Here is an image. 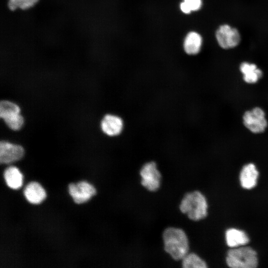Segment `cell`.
<instances>
[{
	"label": "cell",
	"instance_id": "obj_7",
	"mask_svg": "<svg viewBox=\"0 0 268 268\" xmlns=\"http://www.w3.org/2000/svg\"><path fill=\"white\" fill-rule=\"evenodd\" d=\"M68 192L73 201L77 203H84L96 194L95 188L86 181L69 184Z\"/></svg>",
	"mask_w": 268,
	"mask_h": 268
},
{
	"label": "cell",
	"instance_id": "obj_2",
	"mask_svg": "<svg viewBox=\"0 0 268 268\" xmlns=\"http://www.w3.org/2000/svg\"><path fill=\"white\" fill-rule=\"evenodd\" d=\"M207 208L205 197L198 191L187 193L179 205L180 211L194 221L204 218L207 214Z\"/></svg>",
	"mask_w": 268,
	"mask_h": 268
},
{
	"label": "cell",
	"instance_id": "obj_12",
	"mask_svg": "<svg viewBox=\"0 0 268 268\" xmlns=\"http://www.w3.org/2000/svg\"><path fill=\"white\" fill-rule=\"evenodd\" d=\"M23 193L26 199L32 204L41 203L46 197L44 188L36 182H32L27 184Z\"/></svg>",
	"mask_w": 268,
	"mask_h": 268
},
{
	"label": "cell",
	"instance_id": "obj_1",
	"mask_svg": "<svg viewBox=\"0 0 268 268\" xmlns=\"http://www.w3.org/2000/svg\"><path fill=\"white\" fill-rule=\"evenodd\" d=\"M162 238L164 250L174 260H182L189 253V239L183 229L168 227L163 231Z\"/></svg>",
	"mask_w": 268,
	"mask_h": 268
},
{
	"label": "cell",
	"instance_id": "obj_10",
	"mask_svg": "<svg viewBox=\"0 0 268 268\" xmlns=\"http://www.w3.org/2000/svg\"><path fill=\"white\" fill-rule=\"evenodd\" d=\"M243 80L247 83L253 84L257 83L263 76L262 70L254 63L242 62L239 67Z\"/></svg>",
	"mask_w": 268,
	"mask_h": 268
},
{
	"label": "cell",
	"instance_id": "obj_15",
	"mask_svg": "<svg viewBox=\"0 0 268 268\" xmlns=\"http://www.w3.org/2000/svg\"><path fill=\"white\" fill-rule=\"evenodd\" d=\"M3 176L6 185L11 189H18L22 185L23 175L15 166L7 168L4 171Z\"/></svg>",
	"mask_w": 268,
	"mask_h": 268
},
{
	"label": "cell",
	"instance_id": "obj_16",
	"mask_svg": "<svg viewBox=\"0 0 268 268\" xmlns=\"http://www.w3.org/2000/svg\"><path fill=\"white\" fill-rule=\"evenodd\" d=\"M20 109L16 104L7 100L0 103V117L4 121L20 114Z\"/></svg>",
	"mask_w": 268,
	"mask_h": 268
},
{
	"label": "cell",
	"instance_id": "obj_19",
	"mask_svg": "<svg viewBox=\"0 0 268 268\" xmlns=\"http://www.w3.org/2000/svg\"><path fill=\"white\" fill-rule=\"evenodd\" d=\"M191 11H197L201 8L202 5V0H184Z\"/></svg>",
	"mask_w": 268,
	"mask_h": 268
},
{
	"label": "cell",
	"instance_id": "obj_5",
	"mask_svg": "<svg viewBox=\"0 0 268 268\" xmlns=\"http://www.w3.org/2000/svg\"><path fill=\"white\" fill-rule=\"evenodd\" d=\"M215 36L218 46L225 50L236 48L241 41V35L238 29L226 23L218 26Z\"/></svg>",
	"mask_w": 268,
	"mask_h": 268
},
{
	"label": "cell",
	"instance_id": "obj_6",
	"mask_svg": "<svg viewBox=\"0 0 268 268\" xmlns=\"http://www.w3.org/2000/svg\"><path fill=\"white\" fill-rule=\"evenodd\" d=\"M141 184L145 188L150 192L158 190L161 185V175L153 161L145 163L139 172Z\"/></svg>",
	"mask_w": 268,
	"mask_h": 268
},
{
	"label": "cell",
	"instance_id": "obj_20",
	"mask_svg": "<svg viewBox=\"0 0 268 268\" xmlns=\"http://www.w3.org/2000/svg\"><path fill=\"white\" fill-rule=\"evenodd\" d=\"M181 10L185 13H189L192 11L187 3L183 1L180 4Z\"/></svg>",
	"mask_w": 268,
	"mask_h": 268
},
{
	"label": "cell",
	"instance_id": "obj_17",
	"mask_svg": "<svg viewBox=\"0 0 268 268\" xmlns=\"http://www.w3.org/2000/svg\"><path fill=\"white\" fill-rule=\"evenodd\" d=\"M182 267L184 268H205L206 263L198 255L193 253H188L182 259Z\"/></svg>",
	"mask_w": 268,
	"mask_h": 268
},
{
	"label": "cell",
	"instance_id": "obj_13",
	"mask_svg": "<svg viewBox=\"0 0 268 268\" xmlns=\"http://www.w3.org/2000/svg\"><path fill=\"white\" fill-rule=\"evenodd\" d=\"M202 44L201 35L195 31L189 33L186 36L184 43V48L188 54L194 55L200 51Z\"/></svg>",
	"mask_w": 268,
	"mask_h": 268
},
{
	"label": "cell",
	"instance_id": "obj_4",
	"mask_svg": "<svg viewBox=\"0 0 268 268\" xmlns=\"http://www.w3.org/2000/svg\"><path fill=\"white\" fill-rule=\"evenodd\" d=\"M242 122L245 128L253 134L264 133L268 126V122L264 110L255 107L244 112Z\"/></svg>",
	"mask_w": 268,
	"mask_h": 268
},
{
	"label": "cell",
	"instance_id": "obj_18",
	"mask_svg": "<svg viewBox=\"0 0 268 268\" xmlns=\"http://www.w3.org/2000/svg\"><path fill=\"white\" fill-rule=\"evenodd\" d=\"M39 0H8V6L11 10L17 8L26 9L34 6Z\"/></svg>",
	"mask_w": 268,
	"mask_h": 268
},
{
	"label": "cell",
	"instance_id": "obj_9",
	"mask_svg": "<svg viewBox=\"0 0 268 268\" xmlns=\"http://www.w3.org/2000/svg\"><path fill=\"white\" fill-rule=\"evenodd\" d=\"M101 129L103 132L110 136L119 135L124 129L122 119L116 115L107 114L101 122Z\"/></svg>",
	"mask_w": 268,
	"mask_h": 268
},
{
	"label": "cell",
	"instance_id": "obj_11",
	"mask_svg": "<svg viewBox=\"0 0 268 268\" xmlns=\"http://www.w3.org/2000/svg\"><path fill=\"white\" fill-rule=\"evenodd\" d=\"M259 172L253 163L246 164L242 168L240 175V181L242 187L251 189L257 184Z\"/></svg>",
	"mask_w": 268,
	"mask_h": 268
},
{
	"label": "cell",
	"instance_id": "obj_8",
	"mask_svg": "<svg viewBox=\"0 0 268 268\" xmlns=\"http://www.w3.org/2000/svg\"><path fill=\"white\" fill-rule=\"evenodd\" d=\"M23 148L18 144L1 141L0 143V162L9 164L20 160L24 155Z\"/></svg>",
	"mask_w": 268,
	"mask_h": 268
},
{
	"label": "cell",
	"instance_id": "obj_3",
	"mask_svg": "<svg viewBox=\"0 0 268 268\" xmlns=\"http://www.w3.org/2000/svg\"><path fill=\"white\" fill-rule=\"evenodd\" d=\"M226 261L227 265L233 268H255L258 264L257 253L249 247L229 250Z\"/></svg>",
	"mask_w": 268,
	"mask_h": 268
},
{
	"label": "cell",
	"instance_id": "obj_14",
	"mask_svg": "<svg viewBox=\"0 0 268 268\" xmlns=\"http://www.w3.org/2000/svg\"><path fill=\"white\" fill-rule=\"evenodd\" d=\"M225 238L227 245L232 248L245 245L249 241V239L245 232L235 228L227 230Z\"/></svg>",
	"mask_w": 268,
	"mask_h": 268
}]
</instances>
